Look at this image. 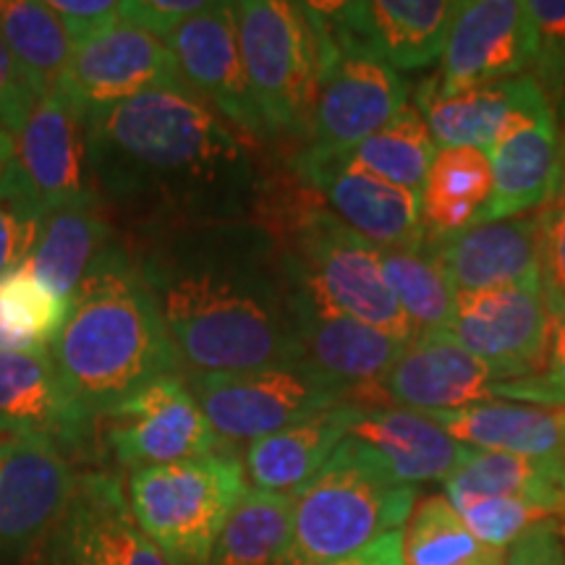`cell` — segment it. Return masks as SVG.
Listing matches in <instances>:
<instances>
[{
  "instance_id": "cell-1",
  "label": "cell",
  "mask_w": 565,
  "mask_h": 565,
  "mask_svg": "<svg viewBox=\"0 0 565 565\" xmlns=\"http://www.w3.org/2000/svg\"><path fill=\"white\" fill-rule=\"evenodd\" d=\"M141 282L192 374L303 364L282 246L259 221L131 233Z\"/></svg>"
},
{
  "instance_id": "cell-2",
  "label": "cell",
  "mask_w": 565,
  "mask_h": 565,
  "mask_svg": "<svg viewBox=\"0 0 565 565\" xmlns=\"http://www.w3.org/2000/svg\"><path fill=\"white\" fill-rule=\"evenodd\" d=\"M87 152L103 207L134 233L249 221L263 200L252 141L186 89L89 110Z\"/></svg>"
},
{
  "instance_id": "cell-3",
  "label": "cell",
  "mask_w": 565,
  "mask_h": 565,
  "mask_svg": "<svg viewBox=\"0 0 565 565\" xmlns=\"http://www.w3.org/2000/svg\"><path fill=\"white\" fill-rule=\"evenodd\" d=\"M51 356L71 414L89 437L97 435L105 414L141 387L186 370L134 267L131 249L76 294Z\"/></svg>"
},
{
  "instance_id": "cell-4",
  "label": "cell",
  "mask_w": 565,
  "mask_h": 565,
  "mask_svg": "<svg viewBox=\"0 0 565 565\" xmlns=\"http://www.w3.org/2000/svg\"><path fill=\"white\" fill-rule=\"evenodd\" d=\"M416 487L395 479L370 445L345 437L312 482L294 494V529L280 565H324L401 532Z\"/></svg>"
},
{
  "instance_id": "cell-5",
  "label": "cell",
  "mask_w": 565,
  "mask_h": 565,
  "mask_svg": "<svg viewBox=\"0 0 565 565\" xmlns=\"http://www.w3.org/2000/svg\"><path fill=\"white\" fill-rule=\"evenodd\" d=\"M246 490L244 461L231 448L131 471L126 500L168 565H210L217 536Z\"/></svg>"
},
{
  "instance_id": "cell-6",
  "label": "cell",
  "mask_w": 565,
  "mask_h": 565,
  "mask_svg": "<svg viewBox=\"0 0 565 565\" xmlns=\"http://www.w3.org/2000/svg\"><path fill=\"white\" fill-rule=\"evenodd\" d=\"M238 53L267 139H303L320 82V40L307 3L238 0Z\"/></svg>"
},
{
  "instance_id": "cell-7",
  "label": "cell",
  "mask_w": 565,
  "mask_h": 565,
  "mask_svg": "<svg viewBox=\"0 0 565 565\" xmlns=\"http://www.w3.org/2000/svg\"><path fill=\"white\" fill-rule=\"evenodd\" d=\"M282 257L312 291L353 320L395 338L416 335L393 299L383 273V254L324 207H307L294 217Z\"/></svg>"
},
{
  "instance_id": "cell-8",
  "label": "cell",
  "mask_w": 565,
  "mask_h": 565,
  "mask_svg": "<svg viewBox=\"0 0 565 565\" xmlns=\"http://www.w3.org/2000/svg\"><path fill=\"white\" fill-rule=\"evenodd\" d=\"M307 9L320 40V82L301 152L335 158L377 134L408 105V82L374 55L338 40L315 3Z\"/></svg>"
},
{
  "instance_id": "cell-9",
  "label": "cell",
  "mask_w": 565,
  "mask_h": 565,
  "mask_svg": "<svg viewBox=\"0 0 565 565\" xmlns=\"http://www.w3.org/2000/svg\"><path fill=\"white\" fill-rule=\"evenodd\" d=\"M189 387L225 443H254L333 406L353 404L341 385L309 364L189 374Z\"/></svg>"
},
{
  "instance_id": "cell-10",
  "label": "cell",
  "mask_w": 565,
  "mask_h": 565,
  "mask_svg": "<svg viewBox=\"0 0 565 565\" xmlns=\"http://www.w3.org/2000/svg\"><path fill=\"white\" fill-rule=\"evenodd\" d=\"M97 435L129 475L231 450L196 404L186 374H166L141 387L97 422Z\"/></svg>"
},
{
  "instance_id": "cell-11",
  "label": "cell",
  "mask_w": 565,
  "mask_h": 565,
  "mask_svg": "<svg viewBox=\"0 0 565 565\" xmlns=\"http://www.w3.org/2000/svg\"><path fill=\"white\" fill-rule=\"evenodd\" d=\"M89 110L79 92L61 76L17 137L13 166L38 196L42 210L103 204L92 181L87 152Z\"/></svg>"
},
{
  "instance_id": "cell-12",
  "label": "cell",
  "mask_w": 565,
  "mask_h": 565,
  "mask_svg": "<svg viewBox=\"0 0 565 565\" xmlns=\"http://www.w3.org/2000/svg\"><path fill=\"white\" fill-rule=\"evenodd\" d=\"M79 475L51 437L11 435L0 469V565L34 561L58 526Z\"/></svg>"
},
{
  "instance_id": "cell-13",
  "label": "cell",
  "mask_w": 565,
  "mask_h": 565,
  "mask_svg": "<svg viewBox=\"0 0 565 565\" xmlns=\"http://www.w3.org/2000/svg\"><path fill=\"white\" fill-rule=\"evenodd\" d=\"M282 267L303 364L341 385L353 404H359L362 393L377 395L408 341L338 312L294 273L286 257Z\"/></svg>"
},
{
  "instance_id": "cell-14",
  "label": "cell",
  "mask_w": 565,
  "mask_h": 565,
  "mask_svg": "<svg viewBox=\"0 0 565 565\" xmlns=\"http://www.w3.org/2000/svg\"><path fill=\"white\" fill-rule=\"evenodd\" d=\"M492 192L479 221H505L545 207L563 171V139L555 105L529 82L515 110L487 147Z\"/></svg>"
},
{
  "instance_id": "cell-15",
  "label": "cell",
  "mask_w": 565,
  "mask_h": 565,
  "mask_svg": "<svg viewBox=\"0 0 565 565\" xmlns=\"http://www.w3.org/2000/svg\"><path fill=\"white\" fill-rule=\"evenodd\" d=\"M448 333L475 353L494 383H508L529 377L545 364L550 309L540 288L458 291Z\"/></svg>"
},
{
  "instance_id": "cell-16",
  "label": "cell",
  "mask_w": 565,
  "mask_h": 565,
  "mask_svg": "<svg viewBox=\"0 0 565 565\" xmlns=\"http://www.w3.org/2000/svg\"><path fill=\"white\" fill-rule=\"evenodd\" d=\"M534 24L529 0H461L443 47L440 95L487 87L532 68Z\"/></svg>"
},
{
  "instance_id": "cell-17",
  "label": "cell",
  "mask_w": 565,
  "mask_h": 565,
  "mask_svg": "<svg viewBox=\"0 0 565 565\" xmlns=\"http://www.w3.org/2000/svg\"><path fill=\"white\" fill-rule=\"evenodd\" d=\"M181 82L249 141L267 139L238 53L233 3L210 0L168 38Z\"/></svg>"
},
{
  "instance_id": "cell-18",
  "label": "cell",
  "mask_w": 565,
  "mask_h": 565,
  "mask_svg": "<svg viewBox=\"0 0 565 565\" xmlns=\"http://www.w3.org/2000/svg\"><path fill=\"white\" fill-rule=\"evenodd\" d=\"M294 168L299 179L322 196L324 210L377 249H419L427 238L422 194L322 154L299 152Z\"/></svg>"
},
{
  "instance_id": "cell-19",
  "label": "cell",
  "mask_w": 565,
  "mask_h": 565,
  "mask_svg": "<svg viewBox=\"0 0 565 565\" xmlns=\"http://www.w3.org/2000/svg\"><path fill=\"white\" fill-rule=\"evenodd\" d=\"M338 40L393 71H419L443 58L454 0H356L315 3Z\"/></svg>"
},
{
  "instance_id": "cell-20",
  "label": "cell",
  "mask_w": 565,
  "mask_h": 565,
  "mask_svg": "<svg viewBox=\"0 0 565 565\" xmlns=\"http://www.w3.org/2000/svg\"><path fill=\"white\" fill-rule=\"evenodd\" d=\"M427 249L454 280L456 291L526 286L540 288V212L477 221L448 236H427Z\"/></svg>"
},
{
  "instance_id": "cell-21",
  "label": "cell",
  "mask_w": 565,
  "mask_h": 565,
  "mask_svg": "<svg viewBox=\"0 0 565 565\" xmlns=\"http://www.w3.org/2000/svg\"><path fill=\"white\" fill-rule=\"evenodd\" d=\"M492 374L448 330L416 333L395 359L380 395L408 412H456L492 401Z\"/></svg>"
},
{
  "instance_id": "cell-22",
  "label": "cell",
  "mask_w": 565,
  "mask_h": 565,
  "mask_svg": "<svg viewBox=\"0 0 565 565\" xmlns=\"http://www.w3.org/2000/svg\"><path fill=\"white\" fill-rule=\"evenodd\" d=\"M63 76L79 92L87 110L108 108L145 92L186 89L168 42L126 24L79 47Z\"/></svg>"
},
{
  "instance_id": "cell-23",
  "label": "cell",
  "mask_w": 565,
  "mask_h": 565,
  "mask_svg": "<svg viewBox=\"0 0 565 565\" xmlns=\"http://www.w3.org/2000/svg\"><path fill=\"white\" fill-rule=\"evenodd\" d=\"M126 249L129 238L103 204L61 207L47 212L30 259L21 267L58 299L74 303L76 294Z\"/></svg>"
},
{
  "instance_id": "cell-24",
  "label": "cell",
  "mask_w": 565,
  "mask_h": 565,
  "mask_svg": "<svg viewBox=\"0 0 565 565\" xmlns=\"http://www.w3.org/2000/svg\"><path fill=\"white\" fill-rule=\"evenodd\" d=\"M349 437L370 445L391 466L395 479L412 487L445 482L475 454L427 414L398 406L359 404Z\"/></svg>"
},
{
  "instance_id": "cell-25",
  "label": "cell",
  "mask_w": 565,
  "mask_h": 565,
  "mask_svg": "<svg viewBox=\"0 0 565 565\" xmlns=\"http://www.w3.org/2000/svg\"><path fill=\"white\" fill-rule=\"evenodd\" d=\"M0 435L51 437L66 456L89 445L61 391L51 349L0 351Z\"/></svg>"
},
{
  "instance_id": "cell-26",
  "label": "cell",
  "mask_w": 565,
  "mask_h": 565,
  "mask_svg": "<svg viewBox=\"0 0 565 565\" xmlns=\"http://www.w3.org/2000/svg\"><path fill=\"white\" fill-rule=\"evenodd\" d=\"M359 404H341L309 419L249 443L244 456L246 479L254 490L294 494L301 492L333 458L351 433Z\"/></svg>"
},
{
  "instance_id": "cell-27",
  "label": "cell",
  "mask_w": 565,
  "mask_h": 565,
  "mask_svg": "<svg viewBox=\"0 0 565 565\" xmlns=\"http://www.w3.org/2000/svg\"><path fill=\"white\" fill-rule=\"evenodd\" d=\"M427 416L469 448L565 461V408L492 398Z\"/></svg>"
},
{
  "instance_id": "cell-28",
  "label": "cell",
  "mask_w": 565,
  "mask_h": 565,
  "mask_svg": "<svg viewBox=\"0 0 565 565\" xmlns=\"http://www.w3.org/2000/svg\"><path fill=\"white\" fill-rule=\"evenodd\" d=\"M445 500L461 505L477 498L526 500L555 519L565 515V461L477 450L443 482Z\"/></svg>"
},
{
  "instance_id": "cell-29",
  "label": "cell",
  "mask_w": 565,
  "mask_h": 565,
  "mask_svg": "<svg viewBox=\"0 0 565 565\" xmlns=\"http://www.w3.org/2000/svg\"><path fill=\"white\" fill-rule=\"evenodd\" d=\"M529 82H532V74L463 89L456 95H440L433 79L416 89L414 105L433 131L437 150H445V147L487 150L524 97Z\"/></svg>"
},
{
  "instance_id": "cell-30",
  "label": "cell",
  "mask_w": 565,
  "mask_h": 565,
  "mask_svg": "<svg viewBox=\"0 0 565 565\" xmlns=\"http://www.w3.org/2000/svg\"><path fill=\"white\" fill-rule=\"evenodd\" d=\"M492 192V171L484 150H437L422 189V221L427 236H448L477 223Z\"/></svg>"
},
{
  "instance_id": "cell-31",
  "label": "cell",
  "mask_w": 565,
  "mask_h": 565,
  "mask_svg": "<svg viewBox=\"0 0 565 565\" xmlns=\"http://www.w3.org/2000/svg\"><path fill=\"white\" fill-rule=\"evenodd\" d=\"M435 154L437 145L433 131L416 105L408 103L377 134L335 158L343 166L370 173L374 179L422 194Z\"/></svg>"
},
{
  "instance_id": "cell-32",
  "label": "cell",
  "mask_w": 565,
  "mask_h": 565,
  "mask_svg": "<svg viewBox=\"0 0 565 565\" xmlns=\"http://www.w3.org/2000/svg\"><path fill=\"white\" fill-rule=\"evenodd\" d=\"M0 38L38 100L66 74L74 55L58 13L40 0H0Z\"/></svg>"
},
{
  "instance_id": "cell-33",
  "label": "cell",
  "mask_w": 565,
  "mask_h": 565,
  "mask_svg": "<svg viewBox=\"0 0 565 565\" xmlns=\"http://www.w3.org/2000/svg\"><path fill=\"white\" fill-rule=\"evenodd\" d=\"M294 498L246 490L225 521L210 565H280L291 542Z\"/></svg>"
},
{
  "instance_id": "cell-34",
  "label": "cell",
  "mask_w": 565,
  "mask_h": 565,
  "mask_svg": "<svg viewBox=\"0 0 565 565\" xmlns=\"http://www.w3.org/2000/svg\"><path fill=\"white\" fill-rule=\"evenodd\" d=\"M380 254L387 288L416 333L448 330L458 291L427 244L419 249H380Z\"/></svg>"
},
{
  "instance_id": "cell-35",
  "label": "cell",
  "mask_w": 565,
  "mask_h": 565,
  "mask_svg": "<svg viewBox=\"0 0 565 565\" xmlns=\"http://www.w3.org/2000/svg\"><path fill=\"white\" fill-rule=\"evenodd\" d=\"M404 561L406 565H505V553L477 540L445 494H429L414 505L404 526Z\"/></svg>"
},
{
  "instance_id": "cell-36",
  "label": "cell",
  "mask_w": 565,
  "mask_h": 565,
  "mask_svg": "<svg viewBox=\"0 0 565 565\" xmlns=\"http://www.w3.org/2000/svg\"><path fill=\"white\" fill-rule=\"evenodd\" d=\"M79 492L87 500L97 536L113 565H168L131 515L121 479L103 475V471H89V475H79Z\"/></svg>"
},
{
  "instance_id": "cell-37",
  "label": "cell",
  "mask_w": 565,
  "mask_h": 565,
  "mask_svg": "<svg viewBox=\"0 0 565 565\" xmlns=\"http://www.w3.org/2000/svg\"><path fill=\"white\" fill-rule=\"evenodd\" d=\"M45 215L11 160L0 179V280L30 259Z\"/></svg>"
},
{
  "instance_id": "cell-38",
  "label": "cell",
  "mask_w": 565,
  "mask_h": 565,
  "mask_svg": "<svg viewBox=\"0 0 565 565\" xmlns=\"http://www.w3.org/2000/svg\"><path fill=\"white\" fill-rule=\"evenodd\" d=\"M454 508L477 540L494 550H503V553H508L532 529L557 521L542 508L515 498H477Z\"/></svg>"
},
{
  "instance_id": "cell-39",
  "label": "cell",
  "mask_w": 565,
  "mask_h": 565,
  "mask_svg": "<svg viewBox=\"0 0 565 565\" xmlns=\"http://www.w3.org/2000/svg\"><path fill=\"white\" fill-rule=\"evenodd\" d=\"M534 55L529 74L553 105L565 97V0H529Z\"/></svg>"
},
{
  "instance_id": "cell-40",
  "label": "cell",
  "mask_w": 565,
  "mask_h": 565,
  "mask_svg": "<svg viewBox=\"0 0 565 565\" xmlns=\"http://www.w3.org/2000/svg\"><path fill=\"white\" fill-rule=\"evenodd\" d=\"M32 565H113L97 536L89 505L79 492V482H76V492L66 513L40 547V553L34 555Z\"/></svg>"
},
{
  "instance_id": "cell-41",
  "label": "cell",
  "mask_w": 565,
  "mask_h": 565,
  "mask_svg": "<svg viewBox=\"0 0 565 565\" xmlns=\"http://www.w3.org/2000/svg\"><path fill=\"white\" fill-rule=\"evenodd\" d=\"M492 398L565 408V312L550 315L547 353L540 372L521 380H508V383H494Z\"/></svg>"
},
{
  "instance_id": "cell-42",
  "label": "cell",
  "mask_w": 565,
  "mask_h": 565,
  "mask_svg": "<svg viewBox=\"0 0 565 565\" xmlns=\"http://www.w3.org/2000/svg\"><path fill=\"white\" fill-rule=\"evenodd\" d=\"M540 212V286L550 315L565 312V150L555 194Z\"/></svg>"
},
{
  "instance_id": "cell-43",
  "label": "cell",
  "mask_w": 565,
  "mask_h": 565,
  "mask_svg": "<svg viewBox=\"0 0 565 565\" xmlns=\"http://www.w3.org/2000/svg\"><path fill=\"white\" fill-rule=\"evenodd\" d=\"M51 9L58 13L74 53L124 24L113 0H51Z\"/></svg>"
},
{
  "instance_id": "cell-44",
  "label": "cell",
  "mask_w": 565,
  "mask_h": 565,
  "mask_svg": "<svg viewBox=\"0 0 565 565\" xmlns=\"http://www.w3.org/2000/svg\"><path fill=\"white\" fill-rule=\"evenodd\" d=\"M202 6L204 0H124L118 3V13L126 26L168 42L183 21L192 19Z\"/></svg>"
},
{
  "instance_id": "cell-45",
  "label": "cell",
  "mask_w": 565,
  "mask_h": 565,
  "mask_svg": "<svg viewBox=\"0 0 565 565\" xmlns=\"http://www.w3.org/2000/svg\"><path fill=\"white\" fill-rule=\"evenodd\" d=\"M38 103L40 100L34 97L24 74L0 38V129L9 131L11 137H19Z\"/></svg>"
},
{
  "instance_id": "cell-46",
  "label": "cell",
  "mask_w": 565,
  "mask_h": 565,
  "mask_svg": "<svg viewBox=\"0 0 565 565\" xmlns=\"http://www.w3.org/2000/svg\"><path fill=\"white\" fill-rule=\"evenodd\" d=\"M505 565H565L561 524L550 521L521 536L505 553Z\"/></svg>"
},
{
  "instance_id": "cell-47",
  "label": "cell",
  "mask_w": 565,
  "mask_h": 565,
  "mask_svg": "<svg viewBox=\"0 0 565 565\" xmlns=\"http://www.w3.org/2000/svg\"><path fill=\"white\" fill-rule=\"evenodd\" d=\"M324 565H406L404 561V529L401 532H391L380 540H374L372 545H366L359 553L341 561L324 563Z\"/></svg>"
},
{
  "instance_id": "cell-48",
  "label": "cell",
  "mask_w": 565,
  "mask_h": 565,
  "mask_svg": "<svg viewBox=\"0 0 565 565\" xmlns=\"http://www.w3.org/2000/svg\"><path fill=\"white\" fill-rule=\"evenodd\" d=\"M13 154H17V137H11L9 131L0 129V179H3L6 168H9Z\"/></svg>"
},
{
  "instance_id": "cell-49",
  "label": "cell",
  "mask_w": 565,
  "mask_h": 565,
  "mask_svg": "<svg viewBox=\"0 0 565 565\" xmlns=\"http://www.w3.org/2000/svg\"><path fill=\"white\" fill-rule=\"evenodd\" d=\"M9 443H11V435H0V469H3L6 456H9Z\"/></svg>"
},
{
  "instance_id": "cell-50",
  "label": "cell",
  "mask_w": 565,
  "mask_h": 565,
  "mask_svg": "<svg viewBox=\"0 0 565 565\" xmlns=\"http://www.w3.org/2000/svg\"><path fill=\"white\" fill-rule=\"evenodd\" d=\"M561 108H563V129H565V97H563V103H561ZM563 150H565V137H563Z\"/></svg>"
},
{
  "instance_id": "cell-51",
  "label": "cell",
  "mask_w": 565,
  "mask_h": 565,
  "mask_svg": "<svg viewBox=\"0 0 565 565\" xmlns=\"http://www.w3.org/2000/svg\"><path fill=\"white\" fill-rule=\"evenodd\" d=\"M563 540H565V529H563Z\"/></svg>"
}]
</instances>
